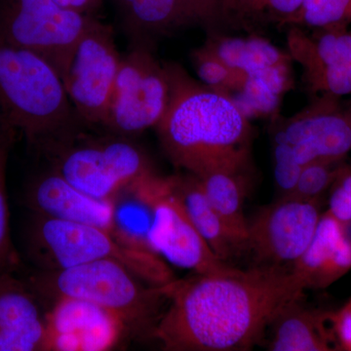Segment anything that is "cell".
<instances>
[{"label": "cell", "mask_w": 351, "mask_h": 351, "mask_svg": "<svg viewBox=\"0 0 351 351\" xmlns=\"http://www.w3.org/2000/svg\"><path fill=\"white\" fill-rule=\"evenodd\" d=\"M306 289L292 270L279 267L177 279L151 337L169 351L250 350Z\"/></svg>", "instance_id": "obj_1"}, {"label": "cell", "mask_w": 351, "mask_h": 351, "mask_svg": "<svg viewBox=\"0 0 351 351\" xmlns=\"http://www.w3.org/2000/svg\"><path fill=\"white\" fill-rule=\"evenodd\" d=\"M165 68L169 101L156 128L170 160L195 176L246 170L253 129L232 95L196 82L180 64Z\"/></svg>", "instance_id": "obj_2"}, {"label": "cell", "mask_w": 351, "mask_h": 351, "mask_svg": "<svg viewBox=\"0 0 351 351\" xmlns=\"http://www.w3.org/2000/svg\"><path fill=\"white\" fill-rule=\"evenodd\" d=\"M0 122L41 154L90 128L45 59L0 38Z\"/></svg>", "instance_id": "obj_3"}, {"label": "cell", "mask_w": 351, "mask_h": 351, "mask_svg": "<svg viewBox=\"0 0 351 351\" xmlns=\"http://www.w3.org/2000/svg\"><path fill=\"white\" fill-rule=\"evenodd\" d=\"M27 281L40 299L91 302L120 318L129 331L149 336L167 306L174 283L152 285L114 260L95 261L64 269L40 270Z\"/></svg>", "instance_id": "obj_4"}, {"label": "cell", "mask_w": 351, "mask_h": 351, "mask_svg": "<svg viewBox=\"0 0 351 351\" xmlns=\"http://www.w3.org/2000/svg\"><path fill=\"white\" fill-rule=\"evenodd\" d=\"M27 255L40 270L68 269L99 260L123 263L154 286L175 282L160 256L120 241L110 230L34 214L27 232Z\"/></svg>", "instance_id": "obj_5"}, {"label": "cell", "mask_w": 351, "mask_h": 351, "mask_svg": "<svg viewBox=\"0 0 351 351\" xmlns=\"http://www.w3.org/2000/svg\"><path fill=\"white\" fill-rule=\"evenodd\" d=\"M90 129L53 145L43 154L51 169L95 198L113 200L120 191L154 174L145 152L132 138Z\"/></svg>", "instance_id": "obj_6"}, {"label": "cell", "mask_w": 351, "mask_h": 351, "mask_svg": "<svg viewBox=\"0 0 351 351\" xmlns=\"http://www.w3.org/2000/svg\"><path fill=\"white\" fill-rule=\"evenodd\" d=\"M98 19L55 0H0V38L43 57L63 82L80 39Z\"/></svg>", "instance_id": "obj_7"}, {"label": "cell", "mask_w": 351, "mask_h": 351, "mask_svg": "<svg viewBox=\"0 0 351 351\" xmlns=\"http://www.w3.org/2000/svg\"><path fill=\"white\" fill-rule=\"evenodd\" d=\"M165 64L149 46L133 44L122 56L107 119L101 130L132 138L162 119L169 101Z\"/></svg>", "instance_id": "obj_8"}, {"label": "cell", "mask_w": 351, "mask_h": 351, "mask_svg": "<svg viewBox=\"0 0 351 351\" xmlns=\"http://www.w3.org/2000/svg\"><path fill=\"white\" fill-rule=\"evenodd\" d=\"M121 55L112 29L100 19L80 39L64 88L80 119L92 129H101L107 119Z\"/></svg>", "instance_id": "obj_9"}, {"label": "cell", "mask_w": 351, "mask_h": 351, "mask_svg": "<svg viewBox=\"0 0 351 351\" xmlns=\"http://www.w3.org/2000/svg\"><path fill=\"white\" fill-rule=\"evenodd\" d=\"M321 216L318 200L281 196L249 221L245 252L257 267L292 269L313 240Z\"/></svg>", "instance_id": "obj_10"}, {"label": "cell", "mask_w": 351, "mask_h": 351, "mask_svg": "<svg viewBox=\"0 0 351 351\" xmlns=\"http://www.w3.org/2000/svg\"><path fill=\"white\" fill-rule=\"evenodd\" d=\"M335 98L325 95L274 130V145L302 168L314 161L343 160L351 152V110H341Z\"/></svg>", "instance_id": "obj_11"}, {"label": "cell", "mask_w": 351, "mask_h": 351, "mask_svg": "<svg viewBox=\"0 0 351 351\" xmlns=\"http://www.w3.org/2000/svg\"><path fill=\"white\" fill-rule=\"evenodd\" d=\"M147 243L166 263L195 274H216L232 269L210 248L189 219L165 178L152 204V221Z\"/></svg>", "instance_id": "obj_12"}, {"label": "cell", "mask_w": 351, "mask_h": 351, "mask_svg": "<svg viewBox=\"0 0 351 351\" xmlns=\"http://www.w3.org/2000/svg\"><path fill=\"white\" fill-rule=\"evenodd\" d=\"M133 44L191 27L213 31L230 17L226 0H108Z\"/></svg>", "instance_id": "obj_13"}, {"label": "cell", "mask_w": 351, "mask_h": 351, "mask_svg": "<svg viewBox=\"0 0 351 351\" xmlns=\"http://www.w3.org/2000/svg\"><path fill=\"white\" fill-rule=\"evenodd\" d=\"M46 350L104 351L115 348L129 331L114 314L75 299H59L46 313Z\"/></svg>", "instance_id": "obj_14"}, {"label": "cell", "mask_w": 351, "mask_h": 351, "mask_svg": "<svg viewBox=\"0 0 351 351\" xmlns=\"http://www.w3.org/2000/svg\"><path fill=\"white\" fill-rule=\"evenodd\" d=\"M288 48L291 58L304 69V80L313 91L332 97L351 94V34L343 27L326 29L316 38L292 27Z\"/></svg>", "instance_id": "obj_15"}, {"label": "cell", "mask_w": 351, "mask_h": 351, "mask_svg": "<svg viewBox=\"0 0 351 351\" xmlns=\"http://www.w3.org/2000/svg\"><path fill=\"white\" fill-rule=\"evenodd\" d=\"M14 269L0 272V351H41L47 346L40 297Z\"/></svg>", "instance_id": "obj_16"}, {"label": "cell", "mask_w": 351, "mask_h": 351, "mask_svg": "<svg viewBox=\"0 0 351 351\" xmlns=\"http://www.w3.org/2000/svg\"><path fill=\"white\" fill-rule=\"evenodd\" d=\"M25 204L34 214L98 226L113 233V203L86 195L51 169L32 182Z\"/></svg>", "instance_id": "obj_17"}, {"label": "cell", "mask_w": 351, "mask_h": 351, "mask_svg": "<svg viewBox=\"0 0 351 351\" xmlns=\"http://www.w3.org/2000/svg\"><path fill=\"white\" fill-rule=\"evenodd\" d=\"M350 269V242L341 221L327 211L321 216L306 250L291 270L301 278L306 289H323L331 286Z\"/></svg>", "instance_id": "obj_18"}, {"label": "cell", "mask_w": 351, "mask_h": 351, "mask_svg": "<svg viewBox=\"0 0 351 351\" xmlns=\"http://www.w3.org/2000/svg\"><path fill=\"white\" fill-rule=\"evenodd\" d=\"M300 301V300H299ZM299 301L293 302L272 322L274 334L269 350L272 351L338 350L336 339L328 329L329 314L304 308Z\"/></svg>", "instance_id": "obj_19"}, {"label": "cell", "mask_w": 351, "mask_h": 351, "mask_svg": "<svg viewBox=\"0 0 351 351\" xmlns=\"http://www.w3.org/2000/svg\"><path fill=\"white\" fill-rule=\"evenodd\" d=\"M163 181L164 178L152 174L127 186L113 198V234L120 241L152 251L147 234L152 221V204Z\"/></svg>", "instance_id": "obj_20"}, {"label": "cell", "mask_w": 351, "mask_h": 351, "mask_svg": "<svg viewBox=\"0 0 351 351\" xmlns=\"http://www.w3.org/2000/svg\"><path fill=\"white\" fill-rule=\"evenodd\" d=\"M171 182L191 223L214 253L226 263L241 254L225 223L208 200L197 178L189 173L171 177Z\"/></svg>", "instance_id": "obj_21"}, {"label": "cell", "mask_w": 351, "mask_h": 351, "mask_svg": "<svg viewBox=\"0 0 351 351\" xmlns=\"http://www.w3.org/2000/svg\"><path fill=\"white\" fill-rule=\"evenodd\" d=\"M243 174L244 171L213 170L195 176L241 253L246 247L249 226L244 214L247 184Z\"/></svg>", "instance_id": "obj_22"}, {"label": "cell", "mask_w": 351, "mask_h": 351, "mask_svg": "<svg viewBox=\"0 0 351 351\" xmlns=\"http://www.w3.org/2000/svg\"><path fill=\"white\" fill-rule=\"evenodd\" d=\"M292 87L291 63L279 64L247 75L243 86L232 97L249 119L274 117Z\"/></svg>", "instance_id": "obj_23"}, {"label": "cell", "mask_w": 351, "mask_h": 351, "mask_svg": "<svg viewBox=\"0 0 351 351\" xmlns=\"http://www.w3.org/2000/svg\"><path fill=\"white\" fill-rule=\"evenodd\" d=\"M205 45L230 68L246 76L269 66L290 64L292 60L287 53L261 38H230L212 34Z\"/></svg>", "instance_id": "obj_24"}, {"label": "cell", "mask_w": 351, "mask_h": 351, "mask_svg": "<svg viewBox=\"0 0 351 351\" xmlns=\"http://www.w3.org/2000/svg\"><path fill=\"white\" fill-rule=\"evenodd\" d=\"M350 20L351 0H304L301 8L290 17L279 21V25L326 29L343 27Z\"/></svg>", "instance_id": "obj_25"}, {"label": "cell", "mask_w": 351, "mask_h": 351, "mask_svg": "<svg viewBox=\"0 0 351 351\" xmlns=\"http://www.w3.org/2000/svg\"><path fill=\"white\" fill-rule=\"evenodd\" d=\"M200 82L206 86L233 96L243 86L246 75L230 68L207 45H202L191 55Z\"/></svg>", "instance_id": "obj_26"}, {"label": "cell", "mask_w": 351, "mask_h": 351, "mask_svg": "<svg viewBox=\"0 0 351 351\" xmlns=\"http://www.w3.org/2000/svg\"><path fill=\"white\" fill-rule=\"evenodd\" d=\"M15 136L12 129L0 122V271L15 269L18 263L11 241L6 186L7 163Z\"/></svg>", "instance_id": "obj_27"}, {"label": "cell", "mask_w": 351, "mask_h": 351, "mask_svg": "<svg viewBox=\"0 0 351 351\" xmlns=\"http://www.w3.org/2000/svg\"><path fill=\"white\" fill-rule=\"evenodd\" d=\"M343 161L321 160L306 164L302 168L294 191L289 195L307 200L319 199L348 168Z\"/></svg>", "instance_id": "obj_28"}, {"label": "cell", "mask_w": 351, "mask_h": 351, "mask_svg": "<svg viewBox=\"0 0 351 351\" xmlns=\"http://www.w3.org/2000/svg\"><path fill=\"white\" fill-rule=\"evenodd\" d=\"M328 212L341 223L351 219V170L348 167L332 186Z\"/></svg>", "instance_id": "obj_29"}, {"label": "cell", "mask_w": 351, "mask_h": 351, "mask_svg": "<svg viewBox=\"0 0 351 351\" xmlns=\"http://www.w3.org/2000/svg\"><path fill=\"white\" fill-rule=\"evenodd\" d=\"M330 320L339 350L351 351V300L331 314Z\"/></svg>", "instance_id": "obj_30"}, {"label": "cell", "mask_w": 351, "mask_h": 351, "mask_svg": "<svg viewBox=\"0 0 351 351\" xmlns=\"http://www.w3.org/2000/svg\"><path fill=\"white\" fill-rule=\"evenodd\" d=\"M64 8L100 18L106 0H55Z\"/></svg>", "instance_id": "obj_31"}, {"label": "cell", "mask_w": 351, "mask_h": 351, "mask_svg": "<svg viewBox=\"0 0 351 351\" xmlns=\"http://www.w3.org/2000/svg\"><path fill=\"white\" fill-rule=\"evenodd\" d=\"M267 0H226L228 15L233 12L242 15H253L265 12Z\"/></svg>", "instance_id": "obj_32"}, {"label": "cell", "mask_w": 351, "mask_h": 351, "mask_svg": "<svg viewBox=\"0 0 351 351\" xmlns=\"http://www.w3.org/2000/svg\"><path fill=\"white\" fill-rule=\"evenodd\" d=\"M304 0H267L265 11L276 16L277 20L281 21L290 17L301 8Z\"/></svg>", "instance_id": "obj_33"}, {"label": "cell", "mask_w": 351, "mask_h": 351, "mask_svg": "<svg viewBox=\"0 0 351 351\" xmlns=\"http://www.w3.org/2000/svg\"><path fill=\"white\" fill-rule=\"evenodd\" d=\"M343 225V232H345L346 239L351 244V219L350 221H346V223H341Z\"/></svg>", "instance_id": "obj_34"}, {"label": "cell", "mask_w": 351, "mask_h": 351, "mask_svg": "<svg viewBox=\"0 0 351 351\" xmlns=\"http://www.w3.org/2000/svg\"><path fill=\"white\" fill-rule=\"evenodd\" d=\"M0 272H1V271H0Z\"/></svg>", "instance_id": "obj_35"}]
</instances>
